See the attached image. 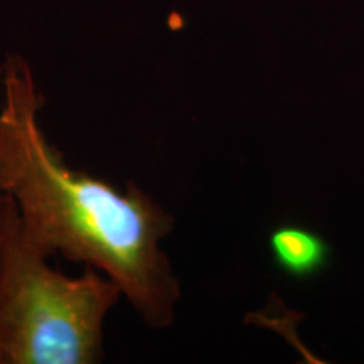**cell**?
I'll return each mask as SVG.
<instances>
[{
    "mask_svg": "<svg viewBox=\"0 0 364 364\" xmlns=\"http://www.w3.org/2000/svg\"><path fill=\"white\" fill-rule=\"evenodd\" d=\"M273 260L294 279H311L329 262L331 248L326 240L300 226H280L270 235Z\"/></svg>",
    "mask_w": 364,
    "mask_h": 364,
    "instance_id": "3957f363",
    "label": "cell"
},
{
    "mask_svg": "<svg viewBox=\"0 0 364 364\" xmlns=\"http://www.w3.org/2000/svg\"><path fill=\"white\" fill-rule=\"evenodd\" d=\"M49 258L0 196V364L102 363L105 318L122 289L93 267L68 277Z\"/></svg>",
    "mask_w": 364,
    "mask_h": 364,
    "instance_id": "7a4b0ae2",
    "label": "cell"
},
{
    "mask_svg": "<svg viewBox=\"0 0 364 364\" xmlns=\"http://www.w3.org/2000/svg\"><path fill=\"white\" fill-rule=\"evenodd\" d=\"M43 107L29 65L9 56L0 68V196H11L49 257L103 272L150 329H166L181 287L159 243L174 230V216L134 181L122 193L68 166L41 127Z\"/></svg>",
    "mask_w": 364,
    "mask_h": 364,
    "instance_id": "6da1fadb",
    "label": "cell"
}]
</instances>
